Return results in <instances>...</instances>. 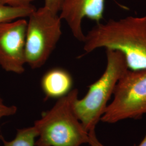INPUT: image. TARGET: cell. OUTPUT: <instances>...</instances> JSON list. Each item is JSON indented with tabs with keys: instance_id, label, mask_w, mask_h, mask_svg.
Here are the masks:
<instances>
[{
	"instance_id": "14",
	"label": "cell",
	"mask_w": 146,
	"mask_h": 146,
	"mask_svg": "<svg viewBox=\"0 0 146 146\" xmlns=\"http://www.w3.org/2000/svg\"><path fill=\"white\" fill-rule=\"evenodd\" d=\"M89 141L88 144L89 146H104L97 138L95 133V129L88 131Z\"/></svg>"
},
{
	"instance_id": "13",
	"label": "cell",
	"mask_w": 146,
	"mask_h": 146,
	"mask_svg": "<svg viewBox=\"0 0 146 146\" xmlns=\"http://www.w3.org/2000/svg\"><path fill=\"white\" fill-rule=\"evenodd\" d=\"M63 0H44V7L56 14L61 11Z\"/></svg>"
},
{
	"instance_id": "15",
	"label": "cell",
	"mask_w": 146,
	"mask_h": 146,
	"mask_svg": "<svg viewBox=\"0 0 146 146\" xmlns=\"http://www.w3.org/2000/svg\"><path fill=\"white\" fill-rule=\"evenodd\" d=\"M137 146H146V134L140 143Z\"/></svg>"
},
{
	"instance_id": "8",
	"label": "cell",
	"mask_w": 146,
	"mask_h": 146,
	"mask_svg": "<svg viewBox=\"0 0 146 146\" xmlns=\"http://www.w3.org/2000/svg\"><path fill=\"white\" fill-rule=\"evenodd\" d=\"M73 79L67 70L62 68H53L44 74L41 87L46 98L60 99L72 90Z\"/></svg>"
},
{
	"instance_id": "1",
	"label": "cell",
	"mask_w": 146,
	"mask_h": 146,
	"mask_svg": "<svg viewBox=\"0 0 146 146\" xmlns=\"http://www.w3.org/2000/svg\"><path fill=\"white\" fill-rule=\"evenodd\" d=\"M83 43L86 53L101 48L118 51L128 69L146 70V15L96 23L85 35Z\"/></svg>"
},
{
	"instance_id": "5",
	"label": "cell",
	"mask_w": 146,
	"mask_h": 146,
	"mask_svg": "<svg viewBox=\"0 0 146 146\" xmlns=\"http://www.w3.org/2000/svg\"><path fill=\"white\" fill-rule=\"evenodd\" d=\"M113 95L100 121L112 124L141 119L146 114V70L128 69L119 80Z\"/></svg>"
},
{
	"instance_id": "6",
	"label": "cell",
	"mask_w": 146,
	"mask_h": 146,
	"mask_svg": "<svg viewBox=\"0 0 146 146\" xmlns=\"http://www.w3.org/2000/svg\"><path fill=\"white\" fill-rule=\"evenodd\" d=\"M27 26L23 19L0 23V66L7 72H25Z\"/></svg>"
},
{
	"instance_id": "9",
	"label": "cell",
	"mask_w": 146,
	"mask_h": 146,
	"mask_svg": "<svg viewBox=\"0 0 146 146\" xmlns=\"http://www.w3.org/2000/svg\"><path fill=\"white\" fill-rule=\"evenodd\" d=\"M37 133L34 126L17 129L15 138L11 141H7L1 136L3 146H35Z\"/></svg>"
},
{
	"instance_id": "12",
	"label": "cell",
	"mask_w": 146,
	"mask_h": 146,
	"mask_svg": "<svg viewBox=\"0 0 146 146\" xmlns=\"http://www.w3.org/2000/svg\"><path fill=\"white\" fill-rule=\"evenodd\" d=\"M35 0H0V5H5L13 7H24L32 5L31 3Z\"/></svg>"
},
{
	"instance_id": "2",
	"label": "cell",
	"mask_w": 146,
	"mask_h": 146,
	"mask_svg": "<svg viewBox=\"0 0 146 146\" xmlns=\"http://www.w3.org/2000/svg\"><path fill=\"white\" fill-rule=\"evenodd\" d=\"M78 95V89H72L34 122L38 135L35 146H81L88 143V131L74 109Z\"/></svg>"
},
{
	"instance_id": "4",
	"label": "cell",
	"mask_w": 146,
	"mask_h": 146,
	"mask_svg": "<svg viewBox=\"0 0 146 146\" xmlns=\"http://www.w3.org/2000/svg\"><path fill=\"white\" fill-rule=\"evenodd\" d=\"M26 38V64L31 69L46 63L62 35L58 14L45 7L36 9L28 17Z\"/></svg>"
},
{
	"instance_id": "10",
	"label": "cell",
	"mask_w": 146,
	"mask_h": 146,
	"mask_svg": "<svg viewBox=\"0 0 146 146\" xmlns=\"http://www.w3.org/2000/svg\"><path fill=\"white\" fill-rule=\"evenodd\" d=\"M36 9L33 5L24 7H13L8 5H0V23L28 17Z\"/></svg>"
},
{
	"instance_id": "3",
	"label": "cell",
	"mask_w": 146,
	"mask_h": 146,
	"mask_svg": "<svg viewBox=\"0 0 146 146\" xmlns=\"http://www.w3.org/2000/svg\"><path fill=\"white\" fill-rule=\"evenodd\" d=\"M106 53L107 63L104 72L89 86L84 98H78L74 104L76 115L88 131L95 129L119 80L128 69L125 58L120 52L107 49Z\"/></svg>"
},
{
	"instance_id": "11",
	"label": "cell",
	"mask_w": 146,
	"mask_h": 146,
	"mask_svg": "<svg viewBox=\"0 0 146 146\" xmlns=\"http://www.w3.org/2000/svg\"><path fill=\"white\" fill-rule=\"evenodd\" d=\"M17 111V107L14 105L8 106L5 104L0 95V120L4 117H8L14 115ZM1 137V135H0V140Z\"/></svg>"
},
{
	"instance_id": "7",
	"label": "cell",
	"mask_w": 146,
	"mask_h": 146,
	"mask_svg": "<svg viewBox=\"0 0 146 146\" xmlns=\"http://www.w3.org/2000/svg\"><path fill=\"white\" fill-rule=\"evenodd\" d=\"M104 8L105 0H63L59 15L68 25L73 36L83 42L84 18L100 23L104 19Z\"/></svg>"
}]
</instances>
